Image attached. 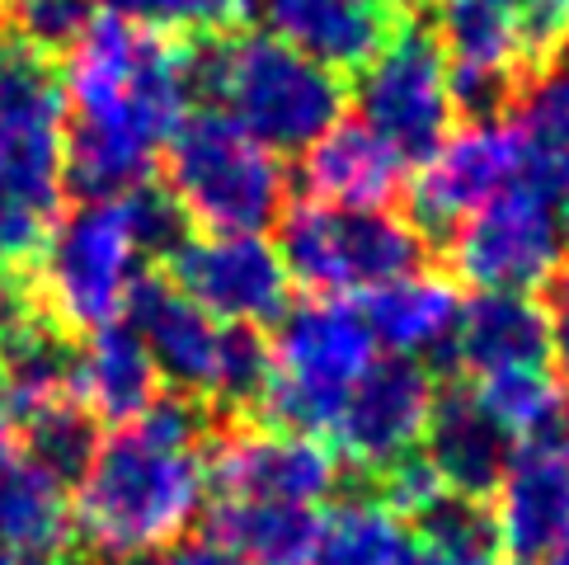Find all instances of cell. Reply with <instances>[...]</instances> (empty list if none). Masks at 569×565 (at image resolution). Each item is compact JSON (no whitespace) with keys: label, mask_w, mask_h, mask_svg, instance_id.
I'll list each match as a JSON object with an SVG mask.
<instances>
[{"label":"cell","mask_w":569,"mask_h":565,"mask_svg":"<svg viewBox=\"0 0 569 565\" xmlns=\"http://www.w3.org/2000/svg\"><path fill=\"white\" fill-rule=\"evenodd\" d=\"M99 0H0V43L38 57V62H62L94 24Z\"/></svg>","instance_id":"30"},{"label":"cell","mask_w":569,"mask_h":565,"mask_svg":"<svg viewBox=\"0 0 569 565\" xmlns=\"http://www.w3.org/2000/svg\"><path fill=\"white\" fill-rule=\"evenodd\" d=\"M466 381V377H461ZM476 406L490 415L513 443H541L560 438L565 424V387L546 368H503L466 381Z\"/></svg>","instance_id":"28"},{"label":"cell","mask_w":569,"mask_h":565,"mask_svg":"<svg viewBox=\"0 0 569 565\" xmlns=\"http://www.w3.org/2000/svg\"><path fill=\"white\" fill-rule=\"evenodd\" d=\"M537 565H569V533H565V537H560V542H556V547H551V552H546V556H541Z\"/></svg>","instance_id":"36"},{"label":"cell","mask_w":569,"mask_h":565,"mask_svg":"<svg viewBox=\"0 0 569 565\" xmlns=\"http://www.w3.org/2000/svg\"><path fill=\"white\" fill-rule=\"evenodd\" d=\"M518 128L527 141V185H537L551 204L569 198V52L541 67L518 105Z\"/></svg>","instance_id":"25"},{"label":"cell","mask_w":569,"mask_h":565,"mask_svg":"<svg viewBox=\"0 0 569 565\" xmlns=\"http://www.w3.org/2000/svg\"><path fill=\"white\" fill-rule=\"evenodd\" d=\"M0 547L19 561H48L76 547V499L43 472L0 415Z\"/></svg>","instance_id":"21"},{"label":"cell","mask_w":569,"mask_h":565,"mask_svg":"<svg viewBox=\"0 0 569 565\" xmlns=\"http://www.w3.org/2000/svg\"><path fill=\"white\" fill-rule=\"evenodd\" d=\"M208 499L202 448L151 419L123 424L99 443L86 480L76 486V533L99 561L147 556L184 537Z\"/></svg>","instance_id":"2"},{"label":"cell","mask_w":569,"mask_h":565,"mask_svg":"<svg viewBox=\"0 0 569 565\" xmlns=\"http://www.w3.org/2000/svg\"><path fill=\"white\" fill-rule=\"evenodd\" d=\"M14 438L24 443V453L38 462L43 472H52L67 490H76L86 480L90 462L99 453V419L90 415V406L80 396H52L38 400L29 410L6 415Z\"/></svg>","instance_id":"27"},{"label":"cell","mask_w":569,"mask_h":565,"mask_svg":"<svg viewBox=\"0 0 569 565\" xmlns=\"http://www.w3.org/2000/svg\"><path fill=\"white\" fill-rule=\"evenodd\" d=\"M208 490L217 499H278L320 504L339 490V457L311 434H288L273 424L227 419L202 448Z\"/></svg>","instance_id":"13"},{"label":"cell","mask_w":569,"mask_h":565,"mask_svg":"<svg viewBox=\"0 0 569 565\" xmlns=\"http://www.w3.org/2000/svg\"><path fill=\"white\" fill-rule=\"evenodd\" d=\"M193 95L246 128L273 156L307 151L349 109V80L273 33L221 29L193 38Z\"/></svg>","instance_id":"3"},{"label":"cell","mask_w":569,"mask_h":565,"mask_svg":"<svg viewBox=\"0 0 569 565\" xmlns=\"http://www.w3.org/2000/svg\"><path fill=\"white\" fill-rule=\"evenodd\" d=\"M537 301L546 311V335H551V358H556V381L569 391V259L551 269V278L537 288Z\"/></svg>","instance_id":"33"},{"label":"cell","mask_w":569,"mask_h":565,"mask_svg":"<svg viewBox=\"0 0 569 565\" xmlns=\"http://www.w3.org/2000/svg\"><path fill=\"white\" fill-rule=\"evenodd\" d=\"M560 457H565V472H569V410H565V424H560Z\"/></svg>","instance_id":"37"},{"label":"cell","mask_w":569,"mask_h":565,"mask_svg":"<svg viewBox=\"0 0 569 565\" xmlns=\"http://www.w3.org/2000/svg\"><path fill=\"white\" fill-rule=\"evenodd\" d=\"M254 0H109V14H123L132 24H151L166 33H221L236 29L250 14Z\"/></svg>","instance_id":"32"},{"label":"cell","mask_w":569,"mask_h":565,"mask_svg":"<svg viewBox=\"0 0 569 565\" xmlns=\"http://www.w3.org/2000/svg\"><path fill=\"white\" fill-rule=\"evenodd\" d=\"M461 282L447 274V269H419V274H405L391 278L381 288L362 293L358 311L368 320V330L377 345H386L400 358H433L429 368L442 373V358L447 345L457 335V316H461Z\"/></svg>","instance_id":"22"},{"label":"cell","mask_w":569,"mask_h":565,"mask_svg":"<svg viewBox=\"0 0 569 565\" xmlns=\"http://www.w3.org/2000/svg\"><path fill=\"white\" fill-rule=\"evenodd\" d=\"M208 533L240 552L250 565H311L320 514L316 504L278 499H212Z\"/></svg>","instance_id":"24"},{"label":"cell","mask_w":569,"mask_h":565,"mask_svg":"<svg viewBox=\"0 0 569 565\" xmlns=\"http://www.w3.org/2000/svg\"><path fill=\"white\" fill-rule=\"evenodd\" d=\"M349 99L358 113L405 166H423L447 137L457 132V105L447 90V62L429 29V19L415 10L391 48H381L368 67L349 80Z\"/></svg>","instance_id":"9"},{"label":"cell","mask_w":569,"mask_h":565,"mask_svg":"<svg viewBox=\"0 0 569 565\" xmlns=\"http://www.w3.org/2000/svg\"><path fill=\"white\" fill-rule=\"evenodd\" d=\"M170 198L193 227L217 236H259L288 212L292 179L263 141L217 109H193L160 147Z\"/></svg>","instance_id":"5"},{"label":"cell","mask_w":569,"mask_h":565,"mask_svg":"<svg viewBox=\"0 0 569 565\" xmlns=\"http://www.w3.org/2000/svg\"><path fill=\"white\" fill-rule=\"evenodd\" d=\"M0 400H6V387H0Z\"/></svg>","instance_id":"40"},{"label":"cell","mask_w":569,"mask_h":565,"mask_svg":"<svg viewBox=\"0 0 569 565\" xmlns=\"http://www.w3.org/2000/svg\"><path fill=\"white\" fill-rule=\"evenodd\" d=\"M0 565H29V561H19L14 552H6V547H0Z\"/></svg>","instance_id":"39"},{"label":"cell","mask_w":569,"mask_h":565,"mask_svg":"<svg viewBox=\"0 0 569 565\" xmlns=\"http://www.w3.org/2000/svg\"><path fill=\"white\" fill-rule=\"evenodd\" d=\"M560 236L569 240V198H565V204H560Z\"/></svg>","instance_id":"38"},{"label":"cell","mask_w":569,"mask_h":565,"mask_svg":"<svg viewBox=\"0 0 569 565\" xmlns=\"http://www.w3.org/2000/svg\"><path fill=\"white\" fill-rule=\"evenodd\" d=\"M438 265L476 293H537L560 265V217L537 185H508L452 231Z\"/></svg>","instance_id":"10"},{"label":"cell","mask_w":569,"mask_h":565,"mask_svg":"<svg viewBox=\"0 0 569 565\" xmlns=\"http://www.w3.org/2000/svg\"><path fill=\"white\" fill-rule=\"evenodd\" d=\"M62 175L67 189L123 198L147 185L160 147L193 113V38L94 14L62 57Z\"/></svg>","instance_id":"1"},{"label":"cell","mask_w":569,"mask_h":565,"mask_svg":"<svg viewBox=\"0 0 569 565\" xmlns=\"http://www.w3.org/2000/svg\"><path fill=\"white\" fill-rule=\"evenodd\" d=\"M410 533L423 552H442L457 561H499L503 556L490 499H466V495L442 490L410 518Z\"/></svg>","instance_id":"29"},{"label":"cell","mask_w":569,"mask_h":565,"mask_svg":"<svg viewBox=\"0 0 569 565\" xmlns=\"http://www.w3.org/2000/svg\"><path fill=\"white\" fill-rule=\"evenodd\" d=\"M282 227V265L288 278L311 297H353L372 293L381 282L419 274L433 265L423 236L396 212H358L325 204H288L278 217Z\"/></svg>","instance_id":"8"},{"label":"cell","mask_w":569,"mask_h":565,"mask_svg":"<svg viewBox=\"0 0 569 565\" xmlns=\"http://www.w3.org/2000/svg\"><path fill=\"white\" fill-rule=\"evenodd\" d=\"M123 320L137 330L141 345H147L156 373H160V387L179 391V396H198L212 406L221 349H227V326H221V320L193 307L160 269L137 274Z\"/></svg>","instance_id":"15"},{"label":"cell","mask_w":569,"mask_h":565,"mask_svg":"<svg viewBox=\"0 0 569 565\" xmlns=\"http://www.w3.org/2000/svg\"><path fill=\"white\" fill-rule=\"evenodd\" d=\"M160 565H250L240 552H231L227 542H217L212 533H193L170 542V552L160 556Z\"/></svg>","instance_id":"34"},{"label":"cell","mask_w":569,"mask_h":565,"mask_svg":"<svg viewBox=\"0 0 569 565\" xmlns=\"http://www.w3.org/2000/svg\"><path fill=\"white\" fill-rule=\"evenodd\" d=\"M160 391L166 387H160L156 363L128 320H113L104 330L80 335L76 396L86 400L99 424H118V429H123V424H132Z\"/></svg>","instance_id":"23"},{"label":"cell","mask_w":569,"mask_h":565,"mask_svg":"<svg viewBox=\"0 0 569 565\" xmlns=\"http://www.w3.org/2000/svg\"><path fill=\"white\" fill-rule=\"evenodd\" d=\"M193 307H202L221 326H278L292 307V278L278 246L263 236H189L166 265H160Z\"/></svg>","instance_id":"14"},{"label":"cell","mask_w":569,"mask_h":565,"mask_svg":"<svg viewBox=\"0 0 569 565\" xmlns=\"http://www.w3.org/2000/svg\"><path fill=\"white\" fill-rule=\"evenodd\" d=\"M118 204H123V212H128V227H132V240H137L141 259H151L156 269L166 265V259L193 236V221H189L184 208H179L174 198H170V189L156 185V179L128 189L123 198H118Z\"/></svg>","instance_id":"31"},{"label":"cell","mask_w":569,"mask_h":565,"mask_svg":"<svg viewBox=\"0 0 569 565\" xmlns=\"http://www.w3.org/2000/svg\"><path fill=\"white\" fill-rule=\"evenodd\" d=\"M415 533L400 514H391L372 495L339 499L330 514H320V537L311 565H410Z\"/></svg>","instance_id":"26"},{"label":"cell","mask_w":569,"mask_h":565,"mask_svg":"<svg viewBox=\"0 0 569 565\" xmlns=\"http://www.w3.org/2000/svg\"><path fill=\"white\" fill-rule=\"evenodd\" d=\"M410 565H503V561H457V556H442V552H423L419 542H415Z\"/></svg>","instance_id":"35"},{"label":"cell","mask_w":569,"mask_h":565,"mask_svg":"<svg viewBox=\"0 0 569 565\" xmlns=\"http://www.w3.org/2000/svg\"><path fill=\"white\" fill-rule=\"evenodd\" d=\"M438 396V373L419 358L386 354L358 377V387L343 400L335 419V457L353 480L386 472L391 462L423 448Z\"/></svg>","instance_id":"12"},{"label":"cell","mask_w":569,"mask_h":565,"mask_svg":"<svg viewBox=\"0 0 569 565\" xmlns=\"http://www.w3.org/2000/svg\"><path fill=\"white\" fill-rule=\"evenodd\" d=\"M551 335L532 293H476L461 301L457 335L447 345L438 377H485L503 368H546Z\"/></svg>","instance_id":"20"},{"label":"cell","mask_w":569,"mask_h":565,"mask_svg":"<svg viewBox=\"0 0 569 565\" xmlns=\"http://www.w3.org/2000/svg\"><path fill=\"white\" fill-rule=\"evenodd\" d=\"M518 443L476 406L471 387L461 377H438L429 434H423V457L438 472L442 490L466 499H495Z\"/></svg>","instance_id":"18"},{"label":"cell","mask_w":569,"mask_h":565,"mask_svg":"<svg viewBox=\"0 0 569 565\" xmlns=\"http://www.w3.org/2000/svg\"><path fill=\"white\" fill-rule=\"evenodd\" d=\"M29 274L43 311L76 339L123 320L132 282L141 274V250L123 204L90 198L62 212Z\"/></svg>","instance_id":"7"},{"label":"cell","mask_w":569,"mask_h":565,"mask_svg":"<svg viewBox=\"0 0 569 565\" xmlns=\"http://www.w3.org/2000/svg\"><path fill=\"white\" fill-rule=\"evenodd\" d=\"M522 175H527V141L518 123H461L415 170L400 208L405 221L423 236V246L438 259V250L452 240L461 221L508 185H518Z\"/></svg>","instance_id":"11"},{"label":"cell","mask_w":569,"mask_h":565,"mask_svg":"<svg viewBox=\"0 0 569 565\" xmlns=\"http://www.w3.org/2000/svg\"><path fill=\"white\" fill-rule=\"evenodd\" d=\"M62 86L52 62L0 43V269H33L62 217Z\"/></svg>","instance_id":"4"},{"label":"cell","mask_w":569,"mask_h":565,"mask_svg":"<svg viewBox=\"0 0 569 565\" xmlns=\"http://www.w3.org/2000/svg\"><path fill=\"white\" fill-rule=\"evenodd\" d=\"M273 377L254 424L288 434H330L358 377L372 368L377 339L349 297H307L288 307L269 339Z\"/></svg>","instance_id":"6"},{"label":"cell","mask_w":569,"mask_h":565,"mask_svg":"<svg viewBox=\"0 0 569 565\" xmlns=\"http://www.w3.org/2000/svg\"><path fill=\"white\" fill-rule=\"evenodd\" d=\"M490 504L503 552L518 565H537L569 533V472L560 443H518Z\"/></svg>","instance_id":"19"},{"label":"cell","mask_w":569,"mask_h":565,"mask_svg":"<svg viewBox=\"0 0 569 565\" xmlns=\"http://www.w3.org/2000/svg\"><path fill=\"white\" fill-rule=\"evenodd\" d=\"M419 0H259L263 29L311 62L353 80L410 24Z\"/></svg>","instance_id":"16"},{"label":"cell","mask_w":569,"mask_h":565,"mask_svg":"<svg viewBox=\"0 0 569 565\" xmlns=\"http://www.w3.org/2000/svg\"><path fill=\"white\" fill-rule=\"evenodd\" d=\"M405 170L410 166L362 118H339L307 147L297 185L307 194V204L386 212L405 198V185H410Z\"/></svg>","instance_id":"17"}]
</instances>
